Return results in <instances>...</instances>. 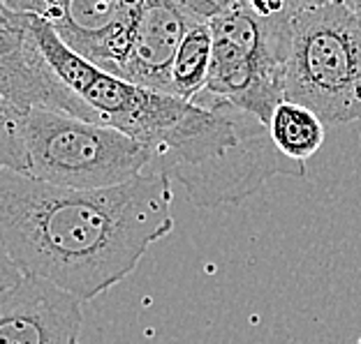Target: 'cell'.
<instances>
[{"label":"cell","mask_w":361,"mask_h":344,"mask_svg":"<svg viewBox=\"0 0 361 344\" xmlns=\"http://www.w3.org/2000/svg\"><path fill=\"white\" fill-rule=\"evenodd\" d=\"M171 201L162 174L104 190H61L0 169L3 255L81 302L93 300L171 234Z\"/></svg>","instance_id":"1"},{"label":"cell","mask_w":361,"mask_h":344,"mask_svg":"<svg viewBox=\"0 0 361 344\" xmlns=\"http://www.w3.org/2000/svg\"><path fill=\"white\" fill-rule=\"evenodd\" d=\"M149 174L183 183L195 206L239 203L271 176H306V165L278 153L269 127L225 102L197 97L195 109Z\"/></svg>","instance_id":"2"},{"label":"cell","mask_w":361,"mask_h":344,"mask_svg":"<svg viewBox=\"0 0 361 344\" xmlns=\"http://www.w3.org/2000/svg\"><path fill=\"white\" fill-rule=\"evenodd\" d=\"M151 167L153 153L118 129L0 102V169L61 190H104Z\"/></svg>","instance_id":"3"},{"label":"cell","mask_w":361,"mask_h":344,"mask_svg":"<svg viewBox=\"0 0 361 344\" xmlns=\"http://www.w3.org/2000/svg\"><path fill=\"white\" fill-rule=\"evenodd\" d=\"M285 100L317 113L324 125L361 120V21L348 3H294Z\"/></svg>","instance_id":"4"},{"label":"cell","mask_w":361,"mask_h":344,"mask_svg":"<svg viewBox=\"0 0 361 344\" xmlns=\"http://www.w3.org/2000/svg\"><path fill=\"white\" fill-rule=\"evenodd\" d=\"M28 14V12H26ZM30 16L35 39L49 65L72 93L88 104L104 127H114L135 141L144 144L153 155L162 151L195 109V102L174 95L139 88L126 79L93 68L65 46L54 28L37 14Z\"/></svg>","instance_id":"5"},{"label":"cell","mask_w":361,"mask_h":344,"mask_svg":"<svg viewBox=\"0 0 361 344\" xmlns=\"http://www.w3.org/2000/svg\"><path fill=\"white\" fill-rule=\"evenodd\" d=\"M37 14L59 39L93 68L126 79L142 0H5Z\"/></svg>","instance_id":"6"},{"label":"cell","mask_w":361,"mask_h":344,"mask_svg":"<svg viewBox=\"0 0 361 344\" xmlns=\"http://www.w3.org/2000/svg\"><path fill=\"white\" fill-rule=\"evenodd\" d=\"M0 102L97 122L93 109L81 102L49 65L32 32L30 16L5 0H0Z\"/></svg>","instance_id":"7"},{"label":"cell","mask_w":361,"mask_h":344,"mask_svg":"<svg viewBox=\"0 0 361 344\" xmlns=\"http://www.w3.org/2000/svg\"><path fill=\"white\" fill-rule=\"evenodd\" d=\"M81 300L42 277L19 270L3 255L0 344H79Z\"/></svg>","instance_id":"8"},{"label":"cell","mask_w":361,"mask_h":344,"mask_svg":"<svg viewBox=\"0 0 361 344\" xmlns=\"http://www.w3.org/2000/svg\"><path fill=\"white\" fill-rule=\"evenodd\" d=\"M225 3V0H223ZM223 3L216 0H142L126 81L171 95V72L192 26L211 21Z\"/></svg>","instance_id":"9"},{"label":"cell","mask_w":361,"mask_h":344,"mask_svg":"<svg viewBox=\"0 0 361 344\" xmlns=\"http://www.w3.org/2000/svg\"><path fill=\"white\" fill-rule=\"evenodd\" d=\"M269 132L278 153L299 165H306V160L313 158L324 144L322 118L290 100L278 104L269 122Z\"/></svg>","instance_id":"10"},{"label":"cell","mask_w":361,"mask_h":344,"mask_svg":"<svg viewBox=\"0 0 361 344\" xmlns=\"http://www.w3.org/2000/svg\"><path fill=\"white\" fill-rule=\"evenodd\" d=\"M213 58L211 21H202L190 28L178 49L174 72H171V95L178 100L195 102L204 93Z\"/></svg>","instance_id":"11"},{"label":"cell","mask_w":361,"mask_h":344,"mask_svg":"<svg viewBox=\"0 0 361 344\" xmlns=\"http://www.w3.org/2000/svg\"><path fill=\"white\" fill-rule=\"evenodd\" d=\"M348 7L352 10V14L359 16V21H361V0H348Z\"/></svg>","instance_id":"12"}]
</instances>
